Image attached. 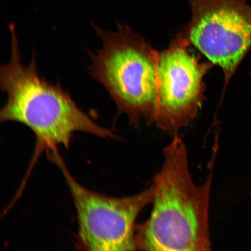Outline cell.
<instances>
[{"instance_id":"cell-4","label":"cell","mask_w":251,"mask_h":251,"mask_svg":"<svg viewBox=\"0 0 251 251\" xmlns=\"http://www.w3.org/2000/svg\"><path fill=\"white\" fill-rule=\"evenodd\" d=\"M51 151L50 158L61 169L76 207L78 249L136 250L135 222L140 212L153 202L154 184L133 196L119 198L102 195L78 183L56 149Z\"/></svg>"},{"instance_id":"cell-1","label":"cell","mask_w":251,"mask_h":251,"mask_svg":"<svg viewBox=\"0 0 251 251\" xmlns=\"http://www.w3.org/2000/svg\"><path fill=\"white\" fill-rule=\"evenodd\" d=\"M164 162L153 178L151 215L135 227L136 250L209 251L212 174L202 186L194 183L183 140L176 134L164 150Z\"/></svg>"},{"instance_id":"cell-3","label":"cell","mask_w":251,"mask_h":251,"mask_svg":"<svg viewBox=\"0 0 251 251\" xmlns=\"http://www.w3.org/2000/svg\"><path fill=\"white\" fill-rule=\"evenodd\" d=\"M117 25L109 32L93 25L102 46L89 52V74L114 100L118 117L126 114L134 126L143 118L150 125L155 121L159 52L127 24Z\"/></svg>"},{"instance_id":"cell-5","label":"cell","mask_w":251,"mask_h":251,"mask_svg":"<svg viewBox=\"0 0 251 251\" xmlns=\"http://www.w3.org/2000/svg\"><path fill=\"white\" fill-rule=\"evenodd\" d=\"M192 18L180 32L190 45L224 73L221 100L251 49L249 0H187Z\"/></svg>"},{"instance_id":"cell-2","label":"cell","mask_w":251,"mask_h":251,"mask_svg":"<svg viewBox=\"0 0 251 251\" xmlns=\"http://www.w3.org/2000/svg\"><path fill=\"white\" fill-rule=\"evenodd\" d=\"M9 30L11 59L0 68V88L7 94L0 121L18 122L29 127L36 136V156L58 146L68 148L75 132L115 138L112 130L97 124L78 107L60 84L49 83L40 76L35 52L29 65L22 64L13 24L9 25Z\"/></svg>"},{"instance_id":"cell-6","label":"cell","mask_w":251,"mask_h":251,"mask_svg":"<svg viewBox=\"0 0 251 251\" xmlns=\"http://www.w3.org/2000/svg\"><path fill=\"white\" fill-rule=\"evenodd\" d=\"M181 33L159 52L155 121L171 136L178 134L196 117L205 100L203 78L213 65L190 51Z\"/></svg>"}]
</instances>
